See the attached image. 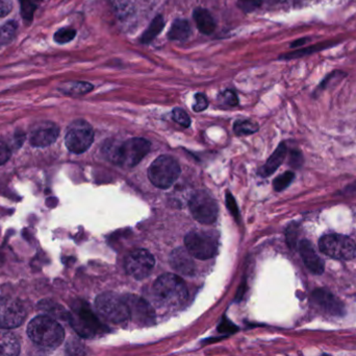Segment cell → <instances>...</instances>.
Masks as SVG:
<instances>
[{"label":"cell","mask_w":356,"mask_h":356,"mask_svg":"<svg viewBox=\"0 0 356 356\" xmlns=\"http://www.w3.org/2000/svg\"><path fill=\"white\" fill-rule=\"evenodd\" d=\"M150 142L144 138H131L124 141L106 142L104 154L108 160L123 167H134L149 153Z\"/></svg>","instance_id":"cell-1"},{"label":"cell","mask_w":356,"mask_h":356,"mask_svg":"<svg viewBox=\"0 0 356 356\" xmlns=\"http://www.w3.org/2000/svg\"><path fill=\"white\" fill-rule=\"evenodd\" d=\"M27 334L37 346L44 349L58 348L65 339L62 326L46 316L31 320L27 326Z\"/></svg>","instance_id":"cell-2"},{"label":"cell","mask_w":356,"mask_h":356,"mask_svg":"<svg viewBox=\"0 0 356 356\" xmlns=\"http://www.w3.org/2000/svg\"><path fill=\"white\" fill-rule=\"evenodd\" d=\"M158 304L172 309L184 304L188 298V291L181 278L175 274H165L154 282L152 288Z\"/></svg>","instance_id":"cell-3"},{"label":"cell","mask_w":356,"mask_h":356,"mask_svg":"<svg viewBox=\"0 0 356 356\" xmlns=\"http://www.w3.org/2000/svg\"><path fill=\"white\" fill-rule=\"evenodd\" d=\"M184 244L193 257L207 261L217 254L219 236L216 232L194 230L186 234Z\"/></svg>","instance_id":"cell-4"},{"label":"cell","mask_w":356,"mask_h":356,"mask_svg":"<svg viewBox=\"0 0 356 356\" xmlns=\"http://www.w3.org/2000/svg\"><path fill=\"white\" fill-rule=\"evenodd\" d=\"M95 307L104 319L114 324L124 323L131 318L127 298L114 293L99 295L96 299Z\"/></svg>","instance_id":"cell-5"},{"label":"cell","mask_w":356,"mask_h":356,"mask_svg":"<svg viewBox=\"0 0 356 356\" xmlns=\"http://www.w3.org/2000/svg\"><path fill=\"white\" fill-rule=\"evenodd\" d=\"M180 175V167L173 157L160 156L148 169V177L156 187L167 189L175 183Z\"/></svg>","instance_id":"cell-6"},{"label":"cell","mask_w":356,"mask_h":356,"mask_svg":"<svg viewBox=\"0 0 356 356\" xmlns=\"http://www.w3.org/2000/svg\"><path fill=\"white\" fill-rule=\"evenodd\" d=\"M322 253L337 261H353L356 257V244L342 234H327L320 240Z\"/></svg>","instance_id":"cell-7"},{"label":"cell","mask_w":356,"mask_h":356,"mask_svg":"<svg viewBox=\"0 0 356 356\" xmlns=\"http://www.w3.org/2000/svg\"><path fill=\"white\" fill-rule=\"evenodd\" d=\"M94 132L91 125L83 119H77L69 125L65 144L67 148L74 154H83L93 144Z\"/></svg>","instance_id":"cell-8"},{"label":"cell","mask_w":356,"mask_h":356,"mask_svg":"<svg viewBox=\"0 0 356 356\" xmlns=\"http://www.w3.org/2000/svg\"><path fill=\"white\" fill-rule=\"evenodd\" d=\"M188 208L196 221L201 224L215 223L218 217L217 202L204 192H199L191 198Z\"/></svg>","instance_id":"cell-9"},{"label":"cell","mask_w":356,"mask_h":356,"mask_svg":"<svg viewBox=\"0 0 356 356\" xmlns=\"http://www.w3.org/2000/svg\"><path fill=\"white\" fill-rule=\"evenodd\" d=\"M154 265H156V261L154 255L143 249L134 251L125 261L127 273L137 280L145 279L148 277L154 270Z\"/></svg>","instance_id":"cell-10"},{"label":"cell","mask_w":356,"mask_h":356,"mask_svg":"<svg viewBox=\"0 0 356 356\" xmlns=\"http://www.w3.org/2000/svg\"><path fill=\"white\" fill-rule=\"evenodd\" d=\"M25 319V309L20 301L0 298V330L18 327Z\"/></svg>","instance_id":"cell-11"},{"label":"cell","mask_w":356,"mask_h":356,"mask_svg":"<svg viewBox=\"0 0 356 356\" xmlns=\"http://www.w3.org/2000/svg\"><path fill=\"white\" fill-rule=\"evenodd\" d=\"M60 129L52 123H43L38 125L31 135V146L35 148H46L58 139Z\"/></svg>","instance_id":"cell-12"},{"label":"cell","mask_w":356,"mask_h":356,"mask_svg":"<svg viewBox=\"0 0 356 356\" xmlns=\"http://www.w3.org/2000/svg\"><path fill=\"white\" fill-rule=\"evenodd\" d=\"M170 265L175 271L184 276H193L196 271L193 255L186 248H178L171 253Z\"/></svg>","instance_id":"cell-13"},{"label":"cell","mask_w":356,"mask_h":356,"mask_svg":"<svg viewBox=\"0 0 356 356\" xmlns=\"http://www.w3.org/2000/svg\"><path fill=\"white\" fill-rule=\"evenodd\" d=\"M312 300L326 313L332 314L334 316H341L344 314V307L342 303L327 291L322 290V288L315 291L312 296Z\"/></svg>","instance_id":"cell-14"},{"label":"cell","mask_w":356,"mask_h":356,"mask_svg":"<svg viewBox=\"0 0 356 356\" xmlns=\"http://www.w3.org/2000/svg\"><path fill=\"white\" fill-rule=\"evenodd\" d=\"M299 251L307 269L312 273L321 275L325 270V265H324V261L318 256L312 242L307 240H301L299 244Z\"/></svg>","instance_id":"cell-15"},{"label":"cell","mask_w":356,"mask_h":356,"mask_svg":"<svg viewBox=\"0 0 356 356\" xmlns=\"http://www.w3.org/2000/svg\"><path fill=\"white\" fill-rule=\"evenodd\" d=\"M127 304H129V311H131V318L136 321H142L143 323L152 322L154 319V311L150 309L149 305L142 300L139 297L127 296Z\"/></svg>","instance_id":"cell-16"},{"label":"cell","mask_w":356,"mask_h":356,"mask_svg":"<svg viewBox=\"0 0 356 356\" xmlns=\"http://www.w3.org/2000/svg\"><path fill=\"white\" fill-rule=\"evenodd\" d=\"M75 328L77 332L83 336H94L96 332L102 330V326L100 325L99 322L97 321L93 314L90 311H83L79 314V319L76 321Z\"/></svg>","instance_id":"cell-17"},{"label":"cell","mask_w":356,"mask_h":356,"mask_svg":"<svg viewBox=\"0 0 356 356\" xmlns=\"http://www.w3.org/2000/svg\"><path fill=\"white\" fill-rule=\"evenodd\" d=\"M195 22L200 33L204 35H211L216 29L215 19L213 18L209 10L205 8H196L194 10Z\"/></svg>","instance_id":"cell-18"},{"label":"cell","mask_w":356,"mask_h":356,"mask_svg":"<svg viewBox=\"0 0 356 356\" xmlns=\"http://www.w3.org/2000/svg\"><path fill=\"white\" fill-rule=\"evenodd\" d=\"M20 353V344L10 332L0 330V356H16Z\"/></svg>","instance_id":"cell-19"},{"label":"cell","mask_w":356,"mask_h":356,"mask_svg":"<svg viewBox=\"0 0 356 356\" xmlns=\"http://www.w3.org/2000/svg\"><path fill=\"white\" fill-rule=\"evenodd\" d=\"M286 144H282L275 152L272 154V156L268 159L267 163L265 167L261 169V175L263 177H269L272 173H275L276 169L280 167L282 162H284V158H286Z\"/></svg>","instance_id":"cell-20"},{"label":"cell","mask_w":356,"mask_h":356,"mask_svg":"<svg viewBox=\"0 0 356 356\" xmlns=\"http://www.w3.org/2000/svg\"><path fill=\"white\" fill-rule=\"evenodd\" d=\"M191 35V26L188 21L186 19H177L172 23L170 31H169V39L173 41H184Z\"/></svg>","instance_id":"cell-21"},{"label":"cell","mask_w":356,"mask_h":356,"mask_svg":"<svg viewBox=\"0 0 356 356\" xmlns=\"http://www.w3.org/2000/svg\"><path fill=\"white\" fill-rule=\"evenodd\" d=\"M165 22L164 19L162 16H156L154 19L152 23H150L149 27L147 31L143 33L141 38V42L143 44H149L152 40L156 39V36L162 31L163 27H164Z\"/></svg>","instance_id":"cell-22"},{"label":"cell","mask_w":356,"mask_h":356,"mask_svg":"<svg viewBox=\"0 0 356 356\" xmlns=\"http://www.w3.org/2000/svg\"><path fill=\"white\" fill-rule=\"evenodd\" d=\"M63 92L69 95H81V94L88 93L93 90V86L85 82H74V83L67 84L63 88Z\"/></svg>","instance_id":"cell-23"},{"label":"cell","mask_w":356,"mask_h":356,"mask_svg":"<svg viewBox=\"0 0 356 356\" xmlns=\"http://www.w3.org/2000/svg\"><path fill=\"white\" fill-rule=\"evenodd\" d=\"M234 130L236 135H249V134L255 133L259 130V125L254 121L240 119V121H236V123H234Z\"/></svg>","instance_id":"cell-24"},{"label":"cell","mask_w":356,"mask_h":356,"mask_svg":"<svg viewBox=\"0 0 356 356\" xmlns=\"http://www.w3.org/2000/svg\"><path fill=\"white\" fill-rule=\"evenodd\" d=\"M17 24L14 21L6 23L0 29V45H6L13 41L16 35Z\"/></svg>","instance_id":"cell-25"},{"label":"cell","mask_w":356,"mask_h":356,"mask_svg":"<svg viewBox=\"0 0 356 356\" xmlns=\"http://www.w3.org/2000/svg\"><path fill=\"white\" fill-rule=\"evenodd\" d=\"M294 178V173H292V171H286L284 175L280 176V177L274 180V189H275L276 192H282V190L286 189V188L292 183Z\"/></svg>","instance_id":"cell-26"},{"label":"cell","mask_w":356,"mask_h":356,"mask_svg":"<svg viewBox=\"0 0 356 356\" xmlns=\"http://www.w3.org/2000/svg\"><path fill=\"white\" fill-rule=\"evenodd\" d=\"M76 36V31L70 27H65V29H60V31H56L54 35V41L58 44L68 43V42L72 41Z\"/></svg>","instance_id":"cell-27"},{"label":"cell","mask_w":356,"mask_h":356,"mask_svg":"<svg viewBox=\"0 0 356 356\" xmlns=\"http://www.w3.org/2000/svg\"><path fill=\"white\" fill-rule=\"evenodd\" d=\"M21 15L23 19L26 21L33 20V13L37 6L31 0H20Z\"/></svg>","instance_id":"cell-28"},{"label":"cell","mask_w":356,"mask_h":356,"mask_svg":"<svg viewBox=\"0 0 356 356\" xmlns=\"http://www.w3.org/2000/svg\"><path fill=\"white\" fill-rule=\"evenodd\" d=\"M173 119H175L177 123L181 125L182 127H190L191 125V118L188 116V113L184 112L182 109L177 108L173 110L172 112Z\"/></svg>","instance_id":"cell-29"},{"label":"cell","mask_w":356,"mask_h":356,"mask_svg":"<svg viewBox=\"0 0 356 356\" xmlns=\"http://www.w3.org/2000/svg\"><path fill=\"white\" fill-rule=\"evenodd\" d=\"M261 0H238V6L245 12H252L261 6Z\"/></svg>","instance_id":"cell-30"},{"label":"cell","mask_w":356,"mask_h":356,"mask_svg":"<svg viewBox=\"0 0 356 356\" xmlns=\"http://www.w3.org/2000/svg\"><path fill=\"white\" fill-rule=\"evenodd\" d=\"M195 102L194 106H193V110L196 111V112H201V111H204L205 109L209 106V102H207V96L203 95L201 93H197L195 95Z\"/></svg>","instance_id":"cell-31"},{"label":"cell","mask_w":356,"mask_h":356,"mask_svg":"<svg viewBox=\"0 0 356 356\" xmlns=\"http://www.w3.org/2000/svg\"><path fill=\"white\" fill-rule=\"evenodd\" d=\"M222 100L228 106H236L238 105V96L232 90H226L222 93Z\"/></svg>","instance_id":"cell-32"},{"label":"cell","mask_w":356,"mask_h":356,"mask_svg":"<svg viewBox=\"0 0 356 356\" xmlns=\"http://www.w3.org/2000/svg\"><path fill=\"white\" fill-rule=\"evenodd\" d=\"M10 157V150L4 142L0 141V165L8 162Z\"/></svg>","instance_id":"cell-33"},{"label":"cell","mask_w":356,"mask_h":356,"mask_svg":"<svg viewBox=\"0 0 356 356\" xmlns=\"http://www.w3.org/2000/svg\"><path fill=\"white\" fill-rule=\"evenodd\" d=\"M13 3L10 0H0V18L8 16L12 12Z\"/></svg>","instance_id":"cell-34"},{"label":"cell","mask_w":356,"mask_h":356,"mask_svg":"<svg viewBox=\"0 0 356 356\" xmlns=\"http://www.w3.org/2000/svg\"><path fill=\"white\" fill-rule=\"evenodd\" d=\"M226 196H227L226 201H227L228 209L232 211V213L234 215V217H238V207H236V202H234V198H232V196L230 194H227Z\"/></svg>","instance_id":"cell-35"},{"label":"cell","mask_w":356,"mask_h":356,"mask_svg":"<svg viewBox=\"0 0 356 356\" xmlns=\"http://www.w3.org/2000/svg\"><path fill=\"white\" fill-rule=\"evenodd\" d=\"M270 1H273V2H284V1H286V0H270Z\"/></svg>","instance_id":"cell-36"},{"label":"cell","mask_w":356,"mask_h":356,"mask_svg":"<svg viewBox=\"0 0 356 356\" xmlns=\"http://www.w3.org/2000/svg\"><path fill=\"white\" fill-rule=\"evenodd\" d=\"M40 1H41V0H40Z\"/></svg>","instance_id":"cell-37"}]
</instances>
